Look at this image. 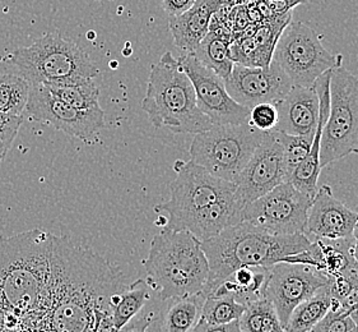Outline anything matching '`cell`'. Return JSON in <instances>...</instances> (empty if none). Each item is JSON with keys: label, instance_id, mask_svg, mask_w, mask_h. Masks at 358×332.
<instances>
[{"label": "cell", "instance_id": "1", "mask_svg": "<svg viewBox=\"0 0 358 332\" xmlns=\"http://www.w3.org/2000/svg\"><path fill=\"white\" fill-rule=\"evenodd\" d=\"M122 270L66 237L54 238L51 276L38 310L48 332H94L124 290Z\"/></svg>", "mask_w": 358, "mask_h": 332}, {"label": "cell", "instance_id": "2", "mask_svg": "<svg viewBox=\"0 0 358 332\" xmlns=\"http://www.w3.org/2000/svg\"><path fill=\"white\" fill-rule=\"evenodd\" d=\"M55 235L40 229L0 238V332L37 311L51 276Z\"/></svg>", "mask_w": 358, "mask_h": 332}, {"label": "cell", "instance_id": "3", "mask_svg": "<svg viewBox=\"0 0 358 332\" xmlns=\"http://www.w3.org/2000/svg\"><path fill=\"white\" fill-rule=\"evenodd\" d=\"M306 234L275 235L248 221H240L215 238L201 242L209 263L206 296L240 268H271L280 262L296 263L299 253L311 246Z\"/></svg>", "mask_w": 358, "mask_h": 332}, {"label": "cell", "instance_id": "4", "mask_svg": "<svg viewBox=\"0 0 358 332\" xmlns=\"http://www.w3.org/2000/svg\"><path fill=\"white\" fill-rule=\"evenodd\" d=\"M147 282L161 300L199 294L209 276L201 242L190 231L165 228L152 239L144 261Z\"/></svg>", "mask_w": 358, "mask_h": 332}, {"label": "cell", "instance_id": "5", "mask_svg": "<svg viewBox=\"0 0 358 332\" xmlns=\"http://www.w3.org/2000/svg\"><path fill=\"white\" fill-rule=\"evenodd\" d=\"M142 110L153 127H165L176 134H198L213 127L196 105L192 81L170 51H166L157 64L152 65Z\"/></svg>", "mask_w": 358, "mask_h": 332}, {"label": "cell", "instance_id": "6", "mask_svg": "<svg viewBox=\"0 0 358 332\" xmlns=\"http://www.w3.org/2000/svg\"><path fill=\"white\" fill-rule=\"evenodd\" d=\"M8 58L18 69V76L29 85L94 78L100 73L82 46L59 32L45 34L32 45L13 51Z\"/></svg>", "mask_w": 358, "mask_h": 332}, {"label": "cell", "instance_id": "7", "mask_svg": "<svg viewBox=\"0 0 358 332\" xmlns=\"http://www.w3.org/2000/svg\"><path fill=\"white\" fill-rule=\"evenodd\" d=\"M264 132L250 123L220 124L194 136L190 160L223 181L235 183Z\"/></svg>", "mask_w": 358, "mask_h": 332}, {"label": "cell", "instance_id": "8", "mask_svg": "<svg viewBox=\"0 0 358 332\" xmlns=\"http://www.w3.org/2000/svg\"><path fill=\"white\" fill-rule=\"evenodd\" d=\"M351 153L358 155V78L342 65L331 69L329 116L322 128V167Z\"/></svg>", "mask_w": 358, "mask_h": 332}, {"label": "cell", "instance_id": "9", "mask_svg": "<svg viewBox=\"0 0 358 332\" xmlns=\"http://www.w3.org/2000/svg\"><path fill=\"white\" fill-rule=\"evenodd\" d=\"M342 59L327 50L308 25L291 22L278 39L272 62L294 86L313 87L322 74L342 65Z\"/></svg>", "mask_w": 358, "mask_h": 332}, {"label": "cell", "instance_id": "10", "mask_svg": "<svg viewBox=\"0 0 358 332\" xmlns=\"http://www.w3.org/2000/svg\"><path fill=\"white\" fill-rule=\"evenodd\" d=\"M173 170L176 178L170 184V200L155 207L158 215L167 214L166 228L171 230H179L181 223L194 212L227 198L236 191L235 183L217 178L192 160H178Z\"/></svg>", "mask_w": 358, "mask_h": 332}, {"label": "cell", "instance_id": "11", "mask_svg": "<svg viewBox=\"0 0 358 332\" xmlns=\"http://www.w3.org/2000/svg\"><path fill=\"white\" fill-rule=\"evenodd\" d=\"M311 202L310 195L286 181L244 207L241 219L275 235L306 234Z\"/></svg>", "mask_w": 358, "mask_h": 332}, {"label": "cell", "instance_id": "12", "mask_svg": "<svg viewBox=\"0 0 358 332\" xmlns=\"http://www.w3.org/2000/svg\"><path fill=\"white\" fill-rule=\"evenodd\" d=\"M24 113L31 120L43 122L71 137L90 144L105 127V111L100 105L79 110L55 97L43 83L29 85Z\"/></svg>", "mask_w": 358, "mask_h": 332}, {"label": "cell", "instance_id": "13", "mask_svg": "<svg viewBox=\"0 0 358 332\" xmlns=\"http://www.w3.org/2000/svg\"><path fill=\"white\" fill-rule=\"evenodd\" d=\"M327 285L329 279L316 268L280 262L269 268L263 296L273 304L280 324L286 327L294 308Z\"/></svg>", "mask_w": 358, "mask_h": 332}, {"label": "cell", "instance_id": "14", "mask_svg": "<svg viewBox=\"0 0 358 332\" xmlns=\"http://www.w3.org/2000/svg\"><path fill=\"white\" fill-rule=\"evenodd\" d=\"M283 147L273 130L264 132V137L252 153L249 162L238 175L235 198L243 206L254 202L262 195L288 181Z\"/></svg>", "mask_w": 358, "mask_h": 332}, {"label": "cell", "instance_id": "15", "mask_svg": "<svg viewBox=\"0 0 358 332\" xmlns=\"http://www.w3.org/2000/svg\"><path fill=\"white\" fill-rule=\"evenodd\" d=\"M179 62L193 83L198 108L213 125L249 123L250 109L237 104L229 96L224 81L218 74L201 64L193 54H184Z\"/></svg>", "mask_w": 358, "mask_h": 332}, {"label": "cell", "instance_id": "16", "mask_svg": "<svg viewBox=\"0 0 358 332\" xmlns=\"http://www.w3.org/2000/svg\"><path fill=\"white\" fill-rule=\"evenodd\" d=\"M224 86L237 104L251 110L258 104L278 102L294 85L272 62L266 68L234 64Z\"/></svg>", "mask_w": 358, "mask_h": 332}, {"label": "cell", "instance_id": "17", "mask_svg": "<svg viewBox=\"0 0 358 332\" xmlns=\"http://www.w3.org/2000/svg\"><path fill=\"white\" fill-rule=\"evenodd\" d=\"M357 212L348 209L333 195L329 186L316 191L308 214L306 234L316 239H344L353 237Z\"/></svg>", "mask_w": 358, "mask_h": 332}, {"label": "cell", "instance_id": "18", "mask_svg": "<svg viewBox=\"0 0 358 332\" xmlns=\"http://www.w3.org/2000/svg\"><path fill=\"white\" fill-rule=\"evenodd\" d=\"M274 105L278 111V123L274 130L294 136L315 134L320 110L315 87L294 85Z\"/></svg>", "mask_w": 358, "mask_h": 332}, {"label": "cell", "instance_id": "19", "mask_svg": "<svg viewBox=\"0 0 358 332\" xmlns=\"http://www.w3.org/2000/svg\"><path fill=\"white\" fill-rule=\"evenodd\" d=\"M222 4L223 0H196L185 13L170 17L169 29L175 46L184 54L194 53L209 32L212 15Z\"/></svg>", "mask_w": 358, "mask_h": 332}, {"label": "cell", "instance_id": "20", "mask_svg": "<svg viewBox=\"0 0 358 332\" xmlns=\"http://www.w3.org/2000/svg\"><path fill=\"white\" fill-rule=\"evenodd\" d=\"M243 206L237 202L235 193L220 200L187 217L179 230L190 231L201 242L215 238L221 231L243 221ZM178 230V231H179Z\"/></svg>", "mask_w": 358, "mask_h": 332}, {"label": "cell", "instance_id": "21", "mask_svg": "<svg viewBox=\"0 0 358 332\" xmlns=\"http://www.w3.org/2000/svg\"><path fill=\"white\" fill-rule=\"evenodd\" d=\"M232 43V32L227 29L209 31L193 54L195 58L218 74L223 81L227 80L234 68L229 58V45Z\"/></svg>", "mask_w": 358, "mask_h": 332}, {"label": "cell", "instance_id": "22", "mask_svg": "<svg viewBox=\"0 0 358 332\" xmlns=\"http://www.w3.org/2000/svg\"><path fill=\"white\" fill-rule=\"evenodd\" d=\"M320 248L322 262L319 271L328 279L356 274V260L353 257L355 239H316Z\"/></svg>", "mask_w": 358, "mask_h": 332}, {"label": "cell", "instance_id": "23", "mask_svg": "<svg viewBox=\"0 0 358 332\" xmlns=\"http://www.w3.org/2000/svg\"><path fill=\"white\" fill-rule=\"evenodd\" d=\"M150 299V285L143 279L136 280L130 284L129 286L124 288L120 293L111 296V318L115 328L120 331L130 319H133L143 310Z\"/></svg>", "mask_w": 358, "mask_h": 332}, {"label": "cell", "instance_id": "24", "mask_svg": "<svg viewBox=\"0 0 358 332\" xmlns=\"http://www.w3.org/2000/svg\"><path fill=\"white\" fill-rule=\"evenodd\" d=\"M206 296L201 293L170 299L161 322V332H192L199 322Z\"/></svg>", "mask_w": 358, "mask_h": 332}, {"label": "cell", "instance_id": "25", "mask_svg": "<svg viewBox=\"0 0 358 332\" xmlns=\"http://www.w3.org/2000/svg\"><path fill=\"white\" fill-rule=\"evenodd\" d=\"M51 94L62 102H66L79 110H88L99 104L100 88L92 78H71L43 83Z\"/></svg>", "mask_w": 358, "mask_h": 332}, {"label": "cell", "instance_id": "26", "mask_svg": "<svg viewBox=\"0 0 358 332\" xmlns=\"http://www.w3.org/2000/svg\"><path fill=\"white\" fill-rule=\"evenodd\" d=\"M331 307L329 285L317 290L314 296L299 304L287 322L286 332L311 331Z\"/></svg>", "mask_w": 358, "mask_h": 332}, {"label": "cell", "instance_id": "27", "mask_svg": "<svg viewBox=\"0 0 358 332\" xmlns=\"http://www.w3.org/2000/svg\"><path fill=\"white\" fill-rule=\"evenodd\" d=\"M238 325L241 332H286L273 304L264 296L246 305Z\"/></svg>", "mask_w": 358, "mask_h": 332}, {"label": "cell", "instance_id": "28", "mask_svg": "<svg viewBox=\"0 0 358 332\" xmlns=\"http://www.w3.org/2000/svg\"><path fill=\"white\" fill-rule=\"evenodd\" d=\"M291 20H292V12H288L285 15H274L271 20L258 25V29L252 35V39L258 51L260 67L266 68L272 63L275 45L278 43V39L282 35V32L291 23Z\"/></svg>", "mask_w": 358, "mask_h": 332}, {"label": "cell", "instance_id": "29", "mask_svg": "<svg viewBox=\"0 0 358 332\" xmlns=\"http://www.w3.org/2000/svg\"><path fill=\"white\" fill-rule=\"evenodd\" d=\"M29 83L21 76H0V113L23 116L29 100Z\"/></svg>", "mask_w": 358, "mask_h": 332}, {"label": "cell", "instance_id": "30", "mask_svg": "<svg viewBox=\"0 0 358 332\" xmlns=\"http://www.w3.org/2000/svg\"><path fill=\"white\" fill-rule=\"evenodd\" d=\"M246 305L234 296H207L201 308V321L209 325H226L238 321Z\"/></svg>", "mask_w": 358, "mask_h": 332}, {"label": "cell", "instance_id": "31", "mask_svg": "<svg viewBox=\"0 0 358 332\" xmlns=\"http://www.w3.org/2000/svg\"><path fill=\"white\" fill-rule=\"evenodd\" d=\"M277 139L283 147V156L286 162L287 170L291 177L294 167L301 162L308 155L314 142V136H294L287 134L280 130H272ZM289 179V178H288Z\"/></svg>", "mask_w": 358, "mask_h": 332}, {"label": "cell", "instance_id": "32", "mask_svg": "<svg viewBox=\"0 0 358 332\" xmlns=\"http://www.w3.org/2000/svg\"><path fill=\"white\" fill-rule=\"evenodd\" d=\"M357 327L348 313L339 308L337 300L331 299L329 312L316 324L311 332H350Z\"/></svg>", "mask_w": 358, "mask_h": 332}, {"label": "cell", "instance_id": "33", "mask_svg": "<svg viewBox=\"0 0 358 332\" xmlns=\"http://www.w3.org/2000/svg\"><path fill=\"white\" fill-rule=\"evenodd\" d=\"M23 123V116H10L0 113V162L4 160L18 130Z\"/></svg>", "mask_w": 358, "mask_h": 332}, {"label": "cell", "instance_id": "34", "mask_svg": "<svg viewBox=\"0 0 358 332\" xmlns=\"http://www.w3.org/2000/svg\"><path fill=\"white\" fill-rule=\"evenodd\" d=\"M249 123L262 132H268L275 128L278 123V111L273 102L258 104L250 110Z\"/></svg>", "mask_w": 358, "mask_h": 332}, {"label": "cell", "instance_id": "35", "mask_svg": "<svg viewBox=\"0 0 358 332\" xmlns=\"http://www.w3.org/2000/svg\"><path fill=\"white\" fill-rule=\"evenodd\" d=\"M339 303V308L342 311L348 313L358 328V286H355L353 289L344 296L343 299Z\"/></svg>", "mask_w": 358, "mask_h": 332}, {"label": "cell", "instance_id": "36", "mask_svg": "<svg viewBox=\"0 0 358 332\" xmlns=\"http://www.w3.org/2000/svg\"><path fill=\"white\" fill-rule=\"evenodd\" d=\"M196 0H162V7L170 17L182 15L193 7Z\"/></svg>", "mask_w": 358, "mask_h": 332}, {"label": "cell", "instance_id": "37", "mask_svg": "<svg viewBox=\"0 0 358 332\" xmlns=\"http://www.w3.org/2000/svg\"><path fill=\"white\" fill-rule=\"evenodd\" d=\"M192 332H241L238 321H234L231 324L226 325H209L204 321H201L196 324Z\"/></svg>", "mask_w": 358, "mask_h": 332}, {"label": "cell", "instance_id": "38", "mask_svg": "<svg viewBox=\"0 0 358 332\" xmlns=\"http://www.w3.org/2000/svg\"><path fill=\"white\" fill-rule=\"evenodd\" d=\"M155 319V314H144L142 317H134L130 319L127 325L122 327L120 332H147V328L151 326Z\"/></svg>", "mask_w": 358, "mask_h": 332}, {"label": "cell", "instance_id": "39", "mask_svg": "<svg viewBox=\"0 0 358 332\" xmlns=\"http://www.w3.org/2000/svg\"><path fill=\"white\" fill-rule=\"evenodd\" d=\"M303 1L305 0H265L273 15H285L288 12H292L294 7L300 6Z\"/></svg>", "mask_w": 358, "mask_h": 332}, {"label": "cell", "instance_id": "40", "mask_svg": "<svg viewBox=\"0 0 358 332\" xmlns=\"http://www.w3.org/2000/svg\"><path fill=\"white\" fill-rule=\"evenodd\" d=\"M245 7H246V13H248V17L250 20V23L260 25V23L264 22L263 17L260 15L258 6H257V1H249V3L245 4Z\"/></svg>", "mask_w": 358, "mask_h": 332}, {"label": "cell", "instance_id": "41", "mask_svg": "<svg viewBox=\"0 0 358 332\" xmlns=\"http://www.w3.org/2000/svg\"><path fill=\"white\" fill-rule=\"evenodd\" d=\"M358 215V209L356 211ZM353 239H355V244H357L358 246V217L357 221H356V225H355V229H353Z\"/></svg>", "mask_w": 358, "mask_h": 332}, {"label": "cell", "instance_id": "42", "mask_svg": "<svg viewBox=\"0 0 358 332\" xmlns=\"http://www.w3.org/2000/svg\"><path fill=\"white\" fill-rule=\"evenodd\" d=\"M353 257H355V260L358 262V246L357 244H355L353 246Z\"/></svg>", "mask_w": 358, "mask_h": 332}, {"label": "cell", "instance_id": "43", "mask_svg": "<svg viewBox=\"0 0 358 332\" xmlns=\"http://www.w3.org/2000/svg\"><path fill=\"white\" fill-rule=\"evenodd\" d=\"M357 262V261H356ZM356 274H357V280H358V262L356 263Z\"/></svg>", "mask_w": 358, "mask_h": 332}, {"label": "cell", "instance_id": "44", "mask_svg": "<svg viewBox=\"0 0 358 332\" xmlns=\"http://www.w3.org/2000/svg\"><path fill=\"white\" fill-rule=\"evenodd\" d=\"M350 332H358L357 327H355V328H353V330H351V331H350Z\"/></svg>", "mask_w": 358, "mask_h": 332}, {"label": "cell", "instance_id": "45", "mask_svg": "<svg viewBox=\"0 0 358 332\" xmlns=\"http://www.w3.org/2000/svg\"><path fill=\"white\" fill-rule=\"evenodd\" d=\"M251 1H258V0H251Z\"/></svg>", "mask_w": 358, "mask_h": 332}, {"label": "cell", "instance_id": "46", "mask_svg": "<svg viewBox=\"0 0 358 332\" xmlns=\"http://www.w3.org/2000/svg\"><path fill=\"white\" fill-rule=\"evenodd\" d=\"M3 332H10V331H3Z\"/></svg>", "mask_w": 358, "mask_h": 332}, {"label": "cell", "instance_id": "47", "mask_svg": "<svg viewBox=\"0 0 358 332\" xmlns=\"http://www.w3.org/2000/svg\"><path fill=\"white\" fill-rule=\"evenodd\" d=\"M305 332H311V331H305Z\"/></svg>", "mask_w": 358, "mask_h": 332}]
</instances>
